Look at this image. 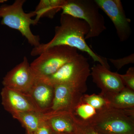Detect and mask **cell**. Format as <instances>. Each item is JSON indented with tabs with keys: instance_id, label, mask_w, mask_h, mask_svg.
Wrapping results in <instances>:
<instances>
[{
	"instance_id": "6da1fadb",
	"label": "cell",
	"mask_w": 134,
	"mask_h": 134,
	"mask_svg": "<svg viewBox=\"0 0 134 134\" xmlns=\"http://www.w3.org/2000/svg\"><path fill=\"white\" fill-rule=\"evenodd\" d=\"M90 29L88 25L82 19L66 14H61L60 25L55 26V34L48 43L40 44L32 50V56L39 55L41 53L55 46H66L87 53L93 61L110 70L107 59L96 54L86 42L85 36Z\"/></svg>"
},
{
	"instance_id": "7a4b0ae2",
	"label": "cell",
	"mask_w": 134,
	"mask_h": 134,
	"mask_svg": "<svg viewBox=\"0 0 134 134\" xmlns=\"http://www.w3.org/2000/svg\"><path fill=\"white\" fill-rule=\"evenodd\" d=\"M85 121L101 134H134V109L108 106L97 110L95 115Z\"/></svg>"
},
{
	"instance_id": "3957f363",
	"label": "cell",
	"mask_w": 134,
	"mask_h": 134,
	"mask_svg": "<svg viewBox=\"0 0 134 134\" xmlns=\"http://www.w3.org/2000/svg\"><path fill=\"white\" fill-rule=\"evenodd\" d=\"M91 75L88 59L82 54H78L74 60L63 65L52 75L40 80L52 86L68 84L81 89L87 90L86 81Z\"/></svg>"
},
{
	"instance_id": "277c9868",
	"label": "cell",
	"mask_w": 134,
	"mask_h": 134,
	"mask_svg": "<svg viewBox=\"0 0 134 134\" xmlns=\"http://www.w3.org/2000/svg\"><path fill=\"white\" fill-rule=\"evenodd\" d=\"M95 0H66L61 14L82 19L88 25L90 30L85 40L98 37L106 30L104 18Z\"/></svg>"
},
{
	"instance_id": "5b68a950",
	"label": "cell",
	"mask_w": 134,
	"mask_h": 134,
	"mask_svg": "<svg viewBox=\"0 0 134 134\" xmlns=\"http://www.w3.org/2000/svg\"><path fill=\"white\" fill-rule=\"evenodd\" d=\"M76 48L55 46L41 53L30 65L36 80L52 75L79 54Z\"/></svg>"
},
{
	"instance_id": "8992f818",
	"label": "cell",
	"mask_w": 134,
	"mask_h": 134,
	"mask_svg": "<svg viewBox=\"0 0 134 134\" xmlns=\"http://www.w3.org/2000/svg\"><path fill=\"white\" fill-rule=\"evenodd\" d=\"M25 0H16L10 5H2L0 7L1 23L12 29L17 30L27 39L34 47L38 46L40 42L39 36L34 35L30 29L31 25L37 24L32 17L36 16L34 11L26 13L23 9Z\"/></svg>"
},
{
	"instance_id": "52a82bcc",
	"label": "cell",
	"mask_w": 134,
	"mask_h": 134,
	"mask_svg": "<svg viewBox=\"0 0 134 134\" xmlns=\"http://www.w3.org/2000/svg\"><path fill=\"white\" fill-rule=\"evenodd\" d=\"M54 96L50 108L45 113H68L73 114L81 102L85 93L81 89L68 84L53 86Z\"/></svg>"
},
{
	"instance_id": "ba28073f",
	"label": "cell",
	"mask_w": 134,
	"mask_h": 134,
	"mask_svg": "<svg viewBox=\"0 0 134 134\" xmlns=\"http://www.w3.org/2000/svg\"><path fill=\"white\" fill-rule=\"evenodd\" d=\"M99 9L108 17L116 29L120 41L124 42L129 38L132 30L131 20L127 17L120 0H95Z\"/></svg>"
},
{
	"instance_id": "9c48e42d",
	"label": "cell",
	"mask_w": 134,
	"mask_h": 134,
	"mask_svg": "<svg viewBox=\"0 0 134 134\" xmlns=\"http://www.w3.org/2000/svg\"><path fill=\"white\" fill-rule=\"evenodd\" d=\"M35 82L29 61L25 57L22 62L8 72L2 83L4 87L29 95Z\"/></svg>"
},
{
	"instance_id": "30bf717a",
	"label": "cell",
	"mask_w": 134,
	"mask_h": 134,
	"mask_svg": "<svg viewBox=\"0 0 134 134\" xmlns=\"http://www.w3.org/2000/svg\"><path fill=\"white\" fill-rule=\"evenodd\" d=\"M91 75L93 82L101 90L100 94L105 98L119 92L125 87L118 73L112 72L99 63L92 67Z\"/></svg>"
},
{
	"instance_id": "8fae6325",
	"label": "cell",
	"mask_w": 134,
	"mask_h": 134,
	"mask_svg": "<svg viewBox=\"0 0 134 134\" xmlns=\"http://www.w3.org/2000/svg\"><path fill=\"white\" fill-rule=\"evenodd\" d=\"M1 96L2 105L12 115L26 112H41L30 95L4 87Z\"/></svg>"
},
{
	"instance_id": "7c38bea8",
	"label": "cell",
	"mask_w": 134,
	"mask_h": 134,
	"mask_svg": "<svg viewBox=\"0 0 134 134\" xmlns=\"http://www.w3.org/2000/svg\"><path fill=\"white\" fill-rule=\"evenodd\" d=\"M44 119L53 133H74V115L68 113H43Z\"/></svg>"
},
{
	"instance_id": "4fadbf2b",
	"label": "cell",
	"mask_w": 134,
	"mask_h": 134,
	"mask_svg": "<svg viewBox=\"0 0 134 134\" xmlns=\"http://www.w3.org/2000/svg\"><path fill=\"white\" fill-rule=\"evenodd\" d=\"M38 110L46 112L50 108L54 96V88L48 84L36 81L29 93Z\"/></svg>"
},
{
	"instance_id": "5bb4252c",
	"label": "cell",
	"mask_w": 134,
	"mask_h": 134,
	"mask_svg": "<svg viewBox=\"0 0 134 134\" xmlns=\"http://www.w3.org/2000/svg\"><path fill=\"white\" fill-rule=\"evenodd\" d=\"M66 2V0H41L34 10L36 14L35 21L37 23L43 17L52 19L61 10Z\"/></svg>"
},
{
	"instance_id": "9a60e30c",
	"label": "cell",
	"mask_w": 134,
	"mask_h": 134,
	"mask_svg": "<svg viewBox=\"0 0 134 134\" xmlns=\"http://www.w3.org/2000/svg\"><path fill=\"white\" fill-rule=\"evenodd\" d=\"M105 99L111 107L122 109H134V91L127 87Z\"/></svg>"
},
{
	"instance_id": "2e32d148",
	"label": "cell",
	"mask_w": 134,
	"mask_h": 134,
	"mask_svg": "<svg viewBox=\"0 0 134 134\" xmlns=\"http://www.w3.org/2000/svg\"><path fill=\"white\" fill-rule=\"evenodd\" d=\"M12 117L19 121L26 131L33 133L44 120L43 113L30 111L17 113L12 114Z\"/></svg>"
},
{
	"instance_id": "e0dca14e",
	"label": "cell",
	"mask_w": 134,
	"mask_h": 134,
	"mask_svg": "<svg viewBox=\"0 0 134 134\" xmlns=\"http://www.w3.org/2000/svg\"><path fill=\"white\" fill-rule=\"evenodd\" d=\"M81 102L88 104L96 110H100L109 106L108 101L100 93H93L91 95L84 94Z\"/></svg>"
},
{
	"instance_id": "ac0fdd59",
	"label": "cell",
	"mask_w": 134,
	"mask_h": 134,
	"mask_svg": "<svg viewBox=\"0 0 134 134\" xmlns=\"http://www.w3.org/2000/svg\"><path fill=\"white\" fill-rule=\"evenodd\" d=\"M97 112L92 107L87 104L79 103L72 114L75 117L83 121H87L95 115Z\"/></svg>"
},
{
	"instance_id": "d6986e66",
	"label": "cell",
	"mask_w": 134,
	"mask_h": 134,
	"mask_svg": "<svg viewBox=\"0 0 134 134\" xmlns=\"http://www.w3.org/2000/svg\"><path fill=\"white\" fill-rule=\"evenodd\" d=\"M74 118L75 126L74 134H101L96 131L87 121L80 119L74 115Z\"/></svg>"
},
{
	"instance_id": "ffe728a7",
	"label": "cell",
	"mask_w": 134,
	"mask_h": 134,
	"mask_svg": "<svg viewBox=\"0 0 134 134\" xmlns=\"http://www.w3.org/2000/svg\"><path fill=\"white\" fill-rule=\"evenodd\" d=\"M125 87L134 91V68L131 67L124 75L119 74Z\"/></svg>"
},
{
	"instance_id": "44dd1931",
	"label": "cell",
	"mask_w": 134,
	"mask_h": 134,
	"mask_svg": "<svg viewBox=\"0 0 134 134\" xmlns=\"http://www.w3.org/2000/svg\"><path fill=\"white\" fill-rule=\"evenodd\" d=\"M108 60L112 63L118 71L125 65L134 63V53L126 57L117 59H108Z\"/></svg>"
},
{
	"instance_id": "7402d4cb",
	"label": "cell",
	"mask_w": 134,
	"mask_h": 134,
	"mask_svg": "<svg viewBox=\"0 0 134 134\" xmlns=\"http://www.w3.org/2000/svg\"><path fill=\"white\" fill-rule=\"evenodd\" d=\"M52 133L50 127L44 119L33 134H52Z\"/></svg>"
},
{
	"instance_id": "603a6c76",
	"label": "cell",
	"mask_w": 134,
	"mask_h": 134,
	"mask_svg": "<svg viewBox=\"0 0 134 134\" xmlns=\"http://www.w3.org/2000/svg\"><path fill=\"white\" fill-rule=\"evenodd\" d=\"M6 1H5V0H0V3H3Z\"/></svg>"
},
{
	"instance_id": "cb8c5ba5",
	"label": "cell",
	"mask_w": 134,
	"mask_h": 134,
	"mask_svg": "<svg viewBox=\"0 0 134 134\" xmlns=\"http://www.w3.org/2000/svg\"><path fill=\"white\" fill-rule=\"evenodd\" d=\"M26 134H33V133L28 132V131H26Z\"/></svg>"
},
{
	"instance_id": "d4e9b609",
	"label": "cell",
	"mask_w": 134,
	"mask_h": 134,
	"mask_svg": "<svg viewBox=\"0 0 134 134\" xmlns=\"http://www.w3.org/2000/svg\"><path fill=\"white\" fill-rule=\"evenodd\" d=\"M52 134H67V133H52Z\"/></svg>"
}]
</instances>
